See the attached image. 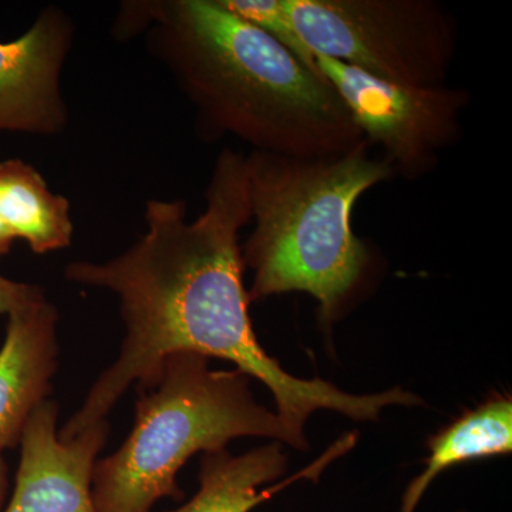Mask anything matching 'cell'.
I'll return each mask as SVG.
<instances>
[{
    "label": "cell",
    "mask_w": 512,
    "mask_h": 512,
    "mask_svg": "<svg viewBox=\"0 0 512 512\" xmlns=\"http://www.w3.org/2000/svg\"><path fill=\"white\" fill-rule=\"evenodd\" d=\"M146 234L104 262L67 265V281L107 289L119 298L126 328L120 355L90 387L76 413L59 430L70 440L107 420L128 387L156 382L175 353L220 357L258 379L274 396L276 416L299 450L308 448L306 420L332 410L356 421H375L390 406H420L400 387L376 394L342 392L322 379H299L259 345L249 318L239 232L251 222L247 157L225 148L215 161L200 217L188 220L183 200H148Z\"/></svg>",
    "instance_id": "1"
},
{
    "label": "cell",
    "mask_w": 512,
    "mask_h": 512,
    "mask_svg": "<svg viewBox=\"0 0 512 512\" xmlns=\"http://www.w3.org/2000/svg\"><path fill=\"white\" fill-rule=\"evenodd\" d=\"M116 29L146 33L207 138L232 136L252 151L292 157L333 156L365 140L322 74L220 0L128 2Z\"/></svg>",
    "instance_id": "2"
},
{
    "label": "cell",
    "mask_w": 512,
    "mask_h": 512,
    "mask_svg": "<svg viewBox=\"0 0 512 512\" xmlns=\"http://www.w3.org/2000/svg\"><path fill=\"white\" fill-rule=\"evenodd\" d=\"M373 153L363 140L333 156H245L255 225L241 252L252 271L251 303L308 293L323 325H332L370 262L353 229V208L365 192L394 178Z\"/></svg>",
    "instance_id": "3"
},
{
    "label": "cell",
    "mask_w": 512,
    "mask_h": 512,
    "mask_svg": "<svg viewBox=\"0 0 512 512\" xmlns=\"http://www.w3.org/2000/svg\"><path fill=\"white\" fill-rule=\"evenodd\" d=\"M249 383L241 370L211 369L198 353L168 356L153 386L140 390L130 436L94 466L96 512H151L163 498L181 500V467L238 437H266L299 450L276 413L256 402Z\"/></svg>",
    "instance_id": "4"
},
{
    "label": "cell",
    "mask_w": 512,
    "mask_h": 512,
    "mask_svg": "<svg viewBox=\"0 0 512 512\" xmlns=\"http://www.w3.org/2000/svg\"><path fill=\"white\" fill-rule=\"evenodd\" d=\"M313 55L404 86L447 83L458 26L437 0H285Z\"/></svg>",
    "instance_id": "5"
},
{
    "label": "cell",
    "mask_w": 512,
    "mask_h": 512,
    "mask_svg": "<svg viewBox=\"0 0 512 512\" xmlns=\"http://www.w3.org/2000/svg\"><path fill=\"white\" fill-rule=\"evenodd\" d=\"M315 62L393 177L419 180L460 140L463 116L471 103L463 87L404 86L376 79L332 57L316 55Z\"/></svg>",
    "instance_id": "6"
},
{
    "label": "cell",
    "mask_w": 512,
    "mask_h": 512,
    "mask_svg": "<svg viewBox=\"0 0 512 512\" xmlns=\"http://www.w3.org/2000/svg\"><path fill=\"white\" fill-rule=\"evenodd\" d=\"M73 35L72 18L47 6L28 32L0 43V133L56 136L66 128L60 79Z\"/></svg>",
    "instance_id": "7"
},
{
    "label": "cell",
    "mask_w": 512,
    "mask_h": 512,
    "mask_svg": "<svg viewBox=\"0 0 512 512\" xmlns=\"http://www.w3.org/2000/svg\"><path fill=\"white\" fill-rule=\"evenodd\" d=\"M59 406L40 404L22 439L15 490L2 512H96L92 481L110 426L101 420L70 440L57 431Z\"/></svg>",
    "instance_id": "8"
},
{
    "label": "cell",
    "mask_w": 512,
    "mask_h": 512,
    "mask_svg": "<svg viewBox=\"0 0 512 512\" xmlns=\"http://www.w3.org/2000/svg\"><path fill=\"white\" fill-rule=\"evenodd\" d=\"M57 322L45 295L8 315L0 348V454L19 446L30 416L49 400L59 365Z\"/></svg>",
    "instance_id": "9"
},
{
    "label": "cell",
    "mask_w": 512,
    "mask_h": 512,
    "mask_svg": "<svg viewBox=\"0 0 512 512\" xmlns=\"http://www.w3.org/2000/svg\"><path fill=\"white\" fill-rule=\"evenodd\" d=\"M356 441V434H346L311 466L265 490L259 488L286 471V456L278 441L254 448L242 456H231L227 450L204 454L198 476L200 490L173 512H249L296 481H318L325 468L352 450Z\"/></svg>",
    "instance_id": "10"
},
{
    "label": "cell",
    "mask_w": 512,
    "mask_h": 512,
    "mask_svg": "<svg viewBox=\"0 0 512 512\" xmlns=\"http://www.w3.org/2000/svg\"><path fill=\"white\" fill-rule=\"evenodd\" d=\"M427 447L426 468L407 487L400 512H414L427 488L444 471L468 461L511 453L512 397L494 394L430 437Z\"/></svg>",
    "instance_id": "11"
},
{
    "label": "cell",
    "mask_w": 512,
    "mask_h": 512,
    "mask_svg": "<svg viewBox=\"0 0 512 512\" xmlns=\"http://www.w3.org/2000/svg\"><path fill=\"white\" fill-rule=\"evenodd\" d=\"M0 218L13 237L28 242L35 254L72 244L69 200L53 194L43 175L18 158L0 161Z\"/></svg>",
    "instance_id": "12"
},
{
    "label": "cell",
    "mask_w": 512,
    "mask_h": 512,
    "mask_svg": "<svg viewBox=\"0 0 512 512\" xmlns=\"http://www.w3.org/2000/svg\"><path fill=\"white\" fill-rule=\"evenodd\" d=\"M220 3L255 28L264 30L313 72L320 73L315 55L303 43L293 26L285 0H220Z\"/></svg>",
    "instance_id": "13"
},
{
    "label": "cell",
    "mask_w": 512,
    "mask_h": 512,
    "mask_svg": "<svg viewBox=\"0 0 512 512\" xmlns=\"http://www.w3.org/2000/svg\"><path fill=\"white\" fill-rule=\"evenodd\" d=\"M45 292L39 286L23 284V282L12 281L0 275V313L8 316L16 309L36 301Z\"/></svg>",
    "instance_id": "14"
},
{
    "label": "cell",
    "mask_w": 512,
    "mask_h": 512,
    "mask_svg": "<svg viewBox=\"0 0 512 512\" xmlns=\"http://www.w3.org/2000/svg\"><path fill=\"white\" fill-rule=\"evenodd\" d=\"M8 466H6L5 460H3L2 454H0V512L6 505V498H8L9 491V476Z\"/></svg>",
    "instance_id": "15"
},
{
    "label": "cell",
    "mask_w": 512,
    "mask_h": 512,
    "mask_svg": "<svg viewBox=\"0 0 512 512\" xmlns=\"http://www.w3.org/2000/svg\"><path fill=\"white\" fill-rule=\"evenodd\" d=\"M13 241H15V237H13L12 232L9 231L5 222L0 218V258L9 254Z\"/></svg>",
    "instance_id": "16"
}]
</instances>
